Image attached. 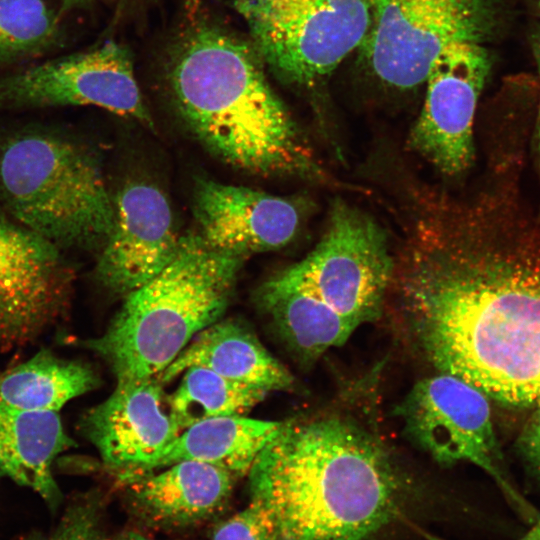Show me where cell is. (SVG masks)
I'll use <instances>...</instances> for the list:
<instances>
[{
  "label": "cell",
  "mask_w": 540,
  "mask_h": 540,
  "mask_svg": "<svg viewBox=\"0 0 540 540\" xmlns=\"http://www.w3.org/2000/svg\"><path fill=\"white\" fill-rule=\"evenodd\" d=\"M192 366L265 391H287L292 374L244 323L220 319L200 331L158 377L165 384Z\"/></svg>",
  "instance_id": "17"
},
{
  "label": "cell",
  "mask_w": 540,
  "mask_h": 540,
  "mask_svg": "<svg viewBox=\"0 0 540 540\" xmlns=\"http://www.w3.org/2000/svg\"><path fill=\"white\" fill-rule=\"evenodd\" d=\"M511 174L448 218L422 221L394 272L417 349L489 399L540 404V204Z\"/></svg>",
  "instance_id": "1"
},
{
  "label": "cell",
  "mask_w": 540,
  "mask_h": 540,
  "mask_svg": "<svg viewBox=\"0 0 540 540\" xmlns=\"http://www.w3.org/2000/svg\"><path fill=\"white\" fill-rule=\"evenodd\" d=\"M532 409L519 433L516 446L528 470L540 479V404Z\"/></svg>",
  "instance_id": "26"
},
{
  "label": "cell",
  "mask_w": 540,
  "mask_h": 540,
  "mask_svg": "<svg viewBox=\"0 0 540 540\" xmlns=\"http://www.w3.org/2000/svg\"><path fill=\"white\" fill-rule=\"evenodd\" d=\"M99 384L98 375L87 363L42 349L29 360L0 373V406L57 412L68 401Z\"/></svg>",
  "instance_id": "21"
},
{
  "label": "cell",
  "mask_w": 540,
  "mask_h": 540,
  "mask_svg": "<svg viewBox=\"0 0 540 540\" xmlns=\"http://www.w3.org/2000/svg\"><path fill=\"white\" fill-rule=\"evenodd\" d=\"M178 110L224 162L262 175H309L315 159L273 92L249 44L202 25L179 44L170 69Z\"/></svg>",
  "instance_id": "3"
},
{
  "label": "cell",
  "mask_w": 540,
  "mask_h": 540,
  "mask_svg": "<svg viewBox=\"0 0 540 540\" xmlns=\"http://www.w3.org/2000/svg\"><path fill=\"white\" fill-rule=\"evenodd\" d=\"M262 61L283 80L311 86L362 45L371 0H235Z\"/></svg>",
  "instance_id": "6"
},
{
  "label": "cell",
  "mask_w": 540,
  "mask_h": 540,
  "mask_svg": "<svg viewBox=\"0 0 540 540\" xmlns=\"http://www.w3.org/2000/svg\"><path fill=\"white\" fill-rule=\"evenodd\" d=\"M0 201L13 220L60 249L103 246L114 224L95 153L46 127L0 138Z\"/></svg>",
  "instance_id": "5"
},
{
  "label": "cell",
  "mask_w": 540,
  "mask_h": 540,
  "mask_svg": "<svg viewBox=\"0 0 540 540\" xmlns=\"http://www.w3.org/2000/svg\"><path fill=\"white\" fill-rule=\"evenodd\" d=\"M394 270L382 228L360 210L336 203L315 249L273 278L316 297L358 327L379 316Z\"/></svg>",
  "instance_id": "9"
},
{
  "label": "cell",
  "mask_w": 540,
  "mask_h": 540,
  "mask_svg": "<svg viewBox=\"0 0 540 540\" xmlns=\"http://www.w3.org/2000/svg\"><path fill=\"white\" fill-rule=\"evenodd\" d=\"M234 476L218 466L193 460L174 463L161 472L125 479L128 506L143 524L183 529L216 516L228 503Z\"/></svg>",
  "instance_id": "16"
},
{
  "label": "cell",
  "mask_w": 540,
  "mask_h": 540,
  "mask_svg": "<svg viewBox=\"0 0 540 540\" xmlns=\"http://www.w3.org/2000/svg\"><path fill=\"white\" fill-rule=\"evenodd\" d=\"M538 5H539V9H540V0H538Z\"/></svg>",
  "instance_id": "31"
},
{
  "label": "cell",
  "mask_w": 540,
  "mask_h": 540,
  "mask_svg": "<svg viewBox=\"0 0 540 540\" xmlns=\"http://www.w3.org/2000/svg\"><path fill=\"white\" fill-rule=\"evenodd\" d=\"M73 445L57 412L0 406V476L33 489L50 505L60 498L52 464Z\"/></svg>",
  "instance_id": "18"
},
{
  "label": "cell",
  "mask_w": 540,
  "mask_h": 540,
  "mask_svg": "<svg viewBox=\"0 0 540 540\" xmlns=\"http://www.w3.org/2000/svg\"><path fill=\"white\" fill-rule=\"evenodd\" d=\"M61 37L59 11L45 0H0V63L43 54Z\"/></svg>",
  "instance_id": "23"
},
{
  "label": "cell",
  "mask_w": 540,
  "mask_h": 540,
  "mask_svg": "<svg viewBox=\"0 0 540 540\" xmlns=\"http://www.w3.org/2000/svg\"><path fill=\"white\" fill-rule=\"evenodd\" d=\"M211 540H277V535L269 513L249 500L244 509L215 527Z\"/></svg>",
  "instance_id": "24"
},
{
  "label": "cell",
  "mask_w": 540,
  "mask_h": 540,
  "mask_svg": "<svg viewBox=\"0 0 540 540\" xmlns=\"http://www.w3.org/2000/svg\"><path fill=\"white\" fill-rule=\"evenodd\" d=\"M92 105L151 126L127 48L113 41L0 75V108Z\"/></svg>",
  "instance_id": "10"
},
{
  "label": "cell",
  "mask_w": 540,
  "mask_h": 540,
  "mask_svg": "<svg viewBox=\"0 0 540 540\" xmlns=\"http://www.w3.org/2000/svg\"><path fill=\"white\" fill-rule=\"evenodd\" d=\"M47 540H108L102 529L96 498L71 505Z\"/></svg>",
  "instance_id": "25"
},
{
  "label": "cell",
  "mask_w": 540,
  "mask_h": 540,
  "mask_svg": "<svg viewBox=\"0 0 540 540\" xmlns=\"http://www.w3.org/2000/svg\"><path fill=\"white\" fill-rule=\"evenodd\" d=\"M531 47L533 51V56L537 64L539 78H540V29L536 30L531 38ZM533 154L535 160V166L537 169L538 177L540 179V103L538 109V115L536 119V125L534 128L533 135Z\"/></svg>",
  "instance_id": "27"
},
{
  "label": "cell",
  "mask_w": 540,
  "mask_h": 540,
  "mask_svg": "<svg viewBox=\"0 0 540 540\" xmlns=\"http://www.w3.org/2000/svg\"><path fill=\"white\" fill-rule=\"evenodd\" d=\"M248 480L277 540H374L400 515L405 494L379 435L342 412L280 421Z\"/></svg>",
  "instance_id": "2"
},
{
  "label": "cell",
  "mask_w": 540,
  "mask_h": 540,
  "mask_svg": "<svg viewBox=\"0 0 540 540\" xmlns=\"http://www.w3.org/2000/svg\"><path fill=\"white\" fill-rule=\"evenodd\" d=\"M243 258L214 249L199 234L180 238L172 261L127 294L106 331L83 345L117 381L159 377L200 331L222 319Z\"/></svg>",
  "instance_id": "4"
},
{
  "label": "cell",
  "mask_w": 540,
  "mask_h": 540,
  "mask_svg": "<svg viewBox=\"0 0 540 540\" xmlns=\"http://www.w3.org/2000/svg\"><path fill=\"white\" fill-rule=\"evenodd\" d=\"M116 540H152L137 532H128L125 535L120 536Z\"/></svg>",
  "instance_id": "30"
},
{
  "label": "cell",
  "mask_w": 540,
  "mask_h": 540,
  "mask_svg": "<svg viewBox=\"0 0 540 540\" xmlns=\"http://www.w3.org/2000/svg\"><path fill=\"white\" fill-rule=\"evenodd\" d=\"M167 398L170 416L180 430L215 417L243 416L265 399L268 392L192 366Z\"/></svg>",
  "instance_id": "22"
},
{
  "label": "cell",
  "mask_w": 540,
  "mask_h": 540,
  "mask_svg": "<svg viewBox=\"0 0 540 540\" xmlns=\"http://www.w3.org/2000/svg\"><path fill=\"white\" fill-rule=\"evenodd\" d=\"M194 214L209 246L241 257L285 246L301 219L294 201L210 179L195 185Z\"/></svg>",
  "instance_id": "15"
},
{
  "label": "cell",
  "mask_w": 540,
  "mask_h": 540,
  "mask_svg": "<svg viewBox=\"0 0 540 540\" xmlns=\"http://www.w3.org/2000/svg\"><path fill=\"white\" fill-rule=\"evenodd\" d=\"M72 282L59 247L0 214V352L32 342L63 316Z\"/></svg>",
  "instance_id": "11"
},
{
  "label": "cell",
  "mask_w": 540,
  "mask_h": 540,
  "mask_svg": "<svg viewBox=\"0 0 540 540\" xmlns=\"http://www.w3.org/2000/svg\"><path fill=\"white\" fill-rule=\"evenodd\" d=\"M404 432L436 462H468L486 472L519 516L532 524L540 512L518 491L504 465L489 398L456 376L423 378L396 408Z\"/></svg>",
  "instance_id": "7"
},
{
  "label": "cell",
  "mask_w": 540,
  "mask_h": 540,
  "mask_svg": "<svg viewBox=\"0 0 540 540\" xmlns=\"http://www.w3.org/2000/svg\"><path fill=\"white\" fill-rule=\"evenodd\" d=\"M490 68V56L481 44L456 42L429 70L425 101L409 143L444 174H460L472 163L474 116Z\"/></svg>",
  "instance_id": "12"
},
{
  "label": "cell",
  "mask_w": 540,
  "mask_h": 540,
  "mask_svg": "<svg viewBox=\"0 0 540 540\" xmlns=\"http://www.w3.org/2000/svg\"><path fill=\"white\" fill-rule=\"evenodd\" d=\"M518 540H540V514L531 524V528Z\"/></svg>",
  "instance_id": "29"
},
{
  "label": "cell",
  "mask_w": 540,
  "mask_h": 540,
  "mask_svg": "<svg viewBox=\"0 0 540 540\" xmlns=\"http://www.w3.org/2000/svg\"><path fill=\"white\" fill-rule=\"evenodd\" d=\"M162 385L158 377L117 381L112 394L81 418L82 434L120 480L154 471L180 433L164 409Z\"/></svg>",
  "instance_id": "13"
},
{
  "label": "cell",
  "mask_w": 540,
  "mask_h": 540,
  "mask_svg": "<svg viewBox=\"0 0 540 540\" xmlns=\"http://www.w3.org/2000/svg\"><path fill=\"white\" fill-rule=\"evenodd\" d=\"M90 0H60L59 15L62 18L67 12L87 4Z\"/></svg>",
  "instance_id": "28"
},
{
  "label": "cell",
  "mask_w": 540,
  "mask_h": 540,
  "mask_svg": "<svg viewBox=\"0 0 540 540\" xmlns=\"http://www.w3.org/2000/svg\"><path fill=\"white\" fill-rule=\"evenodd\" d=\"M371 5L361 55L379 80L398 89L422 84L447 46L481 44L496 24L491 0H371Z\"/></svg>",
  "instance_id": "8"
},
{
  "label": "cell",
  "mask_w": 540,
  "mask_h": 540,
  "mask_svg": "<svg viewBox=\"0 0 540 540\" xmlns=\"http://www.w3.org/2000/svg\"><path fill=\"white\" fill-rule=\"evenodd\" d=\"M114 201V224L96 265L97 280L127 295L158 275L174 258L177 237L170 204L156 186L125 184Z\"/></svg>",
  "instance_id": "14"
},
{
  "label": "cell",
  "mask_w": 540,
  "mask_h": 540,
  "mask_svg": "<svg viewBox=\"0 0 540 540\" xmlns=\"http://www.w3.org/2000/svg\"><path fill=\"white\" fill-rule=\"evenodd\" d=\"M279 421L224 416L182 430L158 458L154 471L180 461L209 463L234 477L248 474L256 457L275 434Z\"/></svg>",
  "instance_id": "19"
},
{
  "label": "cell",
  "mask_w": 540,
  "mask_h": 540,
  "mask_svg": "<svg viewBox=\"0 0 540 540\" xmlns=\"http://www.w3.org/2000/svg\"><path fill=\"white\" fill-rule=\"evenodd\" d=\"M258 304L303 364H311L328 349L343 345L357 328L316 297L275 278L260 288Z\"/></svg>",
  "instance_id": "20"
}]
</instances>
